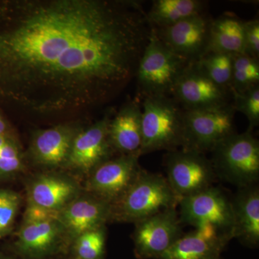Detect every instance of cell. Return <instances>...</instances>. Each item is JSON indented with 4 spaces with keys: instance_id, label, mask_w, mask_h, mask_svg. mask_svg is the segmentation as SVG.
<instances>
[{
    "instance_id": "cell-1",
    "label": "cell",
    "mask_w": 259,
    "mask_h": 259,
    "mask_svg": "<svg viewBox=\"0 0 259 259\" xmlns=\"http://www.w3.org/2000/svg\"><path fill=\"white\" fill-rule=\"evenodd\" d=\"M151 27L131 0H0V108L86 113L135 78Z\"/></svg>"
},
{
    "instance_id": "cell-2",
    "label": "cell",
    "mask_w": 259,
    "mask_h": 259,
    "mask_svg": "<svg viewBox=\"0 0 259 259\" xmlns=\"http://www.w3.org/2000/svg\"><path fill=\"white\" fill-rule=\"evenodd\" d=\"M179 202L166 177L141 169L127 192L112 204L110 219L136 223L162 211L177 208Z\"/></svg>"
},
{
    "instance_id": "cell-3",
    "label": "cell",
    "mask_w": 259,
    "mask_h": 259,
    "mask_svg": "<svg viewBox=\"0 0 259 259\" xmlns=\"http://www.w3.org/2000/svg\"><path fill=\"white\" fill-rule=\"evenodd\" d=\"M141 110V155L182 147L185 110L173 97H144Z\"/></svg>"
},
{
    "instance_id": "cell-4",
    "label": "cell",
    "mask_w": 259,
    "mask_h": 259,
    "mask_svg": "<svg viewBox=\"0 0 259 259\" xmlns=\"http://www.w3.org/2000/svg\"><path fill=\"white\" fill-rule=\"evenodd\" d=\"M190 64L170 50L151 28L135 76L140 95L143 98L171 97L175 83Z\"/></svg>"
},
{
    "instance_id": "cell-5",
    "label": "cell",
    "mask_w": 259,
    "mask_h": 259,
    "mask_svg": "<svg viewBox=\"0 0 259 259\" xmlns=\"http://www.w3.org/2000/svg\"><path fill=\"white\" fill-rule=\"evenodd\" d=\"M216 176L238 188L256 185L259 179V143L251 132L234 134L211 151Z\"/></svg>"
},
{
    "instance_id": "cell-6",
    "label": "cell",
    "mask_w": 259,
    "mask_h": 259,
    "mask_svg": "<svg viewBox=\"0 0 259 259\" xmlns=\"http://www.w3.org/2000/svg\"><path fill=\"white\" fill-rule=\"evenodd\" d=\"M234 109L230 103L205 110L185 111L182 149L204 154L236 134Z\"/></svg>"
},
{
    "instance_id": "cell-7",
    "label": "cell",
    "mask_w": 259,
    "mask_h": 259,
    "mask_svg": "<svg viewBox=\"0 0 259 259\" xmlns=\"http://www.w3.org/2000/svg\"><path fill=\"white\" fill-rule=\"evenodd\" d=\"M178 212L181 223L196 228L211 226L228 239L233 238L234 217L231 199L218 187H212L181 199Z\"/></svg>"
},
{
    "instance_id": "cell-8",
    "label": "cell",
    "mask_w": 259,
    "mask_h": 259,
    "mask_svg": "<svg viewBox=\"0 0 259 259\" xmlns=\"http://www.w3.org/2000/svg\"><path fill=\"white\" fill-rule=\"evenodd\" d=\"M165 166L167 182L180 201L212 187L216 177L210 160L194 151H168Z\"/></svg>"
},
{
    "instance_id": "cell-9",
    "label": "cell",
    "mask_w": 259,
    "mask_h": 259,
    "mask_svg": "<svg viewBox=\"0 0 259 259\" xmlns=\"http://www.w3.org/2000/svg\"><path fill=\"white\" fill-rule=\"evenodd\" d=\"M231 92L209 79L196 63H190L180 75L171 97L185 111L225 106Z\"/></svg>"
},
{
    "instance_id": "cell-10",
    "label": "cell",
    "mask_w": 259,
    "mask_h": 259,
    "mask_svg": "<svg viewBox=\"0 0 259 259\" xmlns=\"http://www.w3.org/2000/svg\"><path fill=\"white\" fill-rule=\"evenodd\" d=\"M212 20L202 13L170 26L152 28L170 50L189 63H194L208 52Z\"/></svg>"
},
{
    "instance_id": "cell-11",
    "label": "cell",
    "mask_w": 259,
    "mask_h": 259,
    "mask_svg": "<svg viewBox=\"0 0 259 259\" xmlns=\"http://www.w3.org/2000/svg\"><path fill=\"white\" fill-rule=\"evenodd\" d=\"M177 208L167 209L136 223V253L141 259L156 258L182 236Z\"/></svg>"
},
{
    "instance_id": "cell-12",
    "label": "cell",
    "mask_w": 259,
    "mask_h": 259,
    "mask_svg": "<svg viewBox=\"0 0 259 259\" xmlns=\"http://www.w3.org/2000/svg\"><path fill=\"white\" fill-rule=\"evenodd\" d=\"M139 155L121 154L99 165L92 171L89 190L97 198L112 205L127 192L137 178L141 168Z\"/></svg>"
},
{
    "instance_id": "cell-13",
    "label": "cell",
    "mask_w": 259,
    "mask_h": 259,
    "mask_svg": "<svg viewBox=\"0 0 259 259\" xmlns=\"http://www.w3.org/2000/svg\"><path fill=\"white\" fill-rule=\"evenodd\" d=\"M110 118L105 116L75 136L66 164L83 172L93 171L99 165L110 159L112 148L109 139Z\"/></svg>"
},
{
    "instance_id": "cell-14",
    "label": "cell",
    "mask_w": 259,
    "mask_h": 259,
    "mask_svg": "<svg viewBox=\"0 0 259 259\" xmlns=\"http://www.w3.org/2000/svg\"><path fill=\"white\" fill-rule=\"evenodd\" d=\"M229 241L212 226H201L182 235L157 259H220Z\"/></svg>"
},
{
    "instance_id": "cell-15",
    "label": "cell",
    "mask_w": 259,
    "mask_h": 259,
    "mask_svg": "<svg viewBox=\"0 0 259 259\" xmlns=\"http://www.w3.org/2000/svg\"><path fill=\"white\" fill-rule=\"evenodd\" d=\"M79 130L71 124H62L34 134L30 154L40 164L59 166L66 164L75 136Z\"/></svg>"
},
{
    "instance_id": "cell-16",
    "label": "cell",
    "mask_w": 259,
    "mask_h": 259,
    "mask_svg": "<svg viewBox=\"0 0 259 259\" xmlns=\"http://www.w3.org/2000/svg\"><path fill=\"white\" fill-rule=\"evenodd\" d=\"M142 110L137 101L131 100L125 104L108 127L109 139L115 151L121 154L141 156Z\"/></svg>"
},
{
    "instance_id": "cell-17",
    "label": "cell",
    "mask_w": 259,
    "mask_h": 259,
    "mask_svg": "<svg viewBox=\"0 0 259 259\" xmlns=\"http://www.w3.org/2000/svg\"><path fill=\"white\" fill-rule=\"evenodd\" d=\"M234 217L233 238L250 247L259 243V189L254 185L239 188L231 199Z\"/></svg>"
},
{
    "instance_id": "cell-18",
    "label": "cell",
    "mask_w": 259,
    "mask_h": 259,
    "mask_svg": "<svg viewBox=\"0 0 259 259\" xmlns=\"http://www.w3.org/2000/svg\"><path fill=\"white\" fill-rule=\"evenodd\" d=\"M111 205L98 198L74 201L61 211L59 223L74 236L102 228L110 219Z\"/></svg>"
},
{
    "instance_id": "cell-19",
    "label": "cell",
    "mask_w": 259,
    "mask_h": 259,
    "mask_svg": "<svg viewBox=\"0 0 259 259\" xmlns=\"http://www.w3.org/2000/svg\"><path fill=\"white\" fill-rule=\"evenodd\" d=\"M243 23L236 15L230 13L212 19L208 52L245 54Z\"/></svg>"
},
{
    "instance_id": "cell-20",
    "label": "cell",
    "mask_w": 259,
    "mask_h": 259,
    "mask_svg": "<svg viewBox=\"0 0 259 259\" xmlns=\"http://www.w3.org/2000/svg\"><path fill=\"white\" fill-rule=\"evenodd\" d=\"M76 185L61 177L44 176L31 186L29 202L45 208L61 211L76 194Z\"/></svg>"
},
{
    "instance_id": "cell-21",
    "label": "cell",
    "mask_w": 259,
    "mask_h": 259,
    "mask_svg": "<svg viewBox=\"0 0 259 259\" xmlns=\"http://www.w3.org/2000/svg\"><path fill=\"white\" fill-rule=\"evenodd\" d=\"M204 6L205 3L200 0H156L146 18L151 28H164L204 13Z\"/></svg>"
},
{
    "instance_id": "cell-22",
    "label": "cell",
    "mask_w": 259,
    "mask_h": 259,
    "mask_svg": "<svg viewBox=\"0 0 259 259\" xmlns=\"http://www.w3.org/2000/svg\"><path fill=\"white\" fill-rule=\"evenodd\" d=\"M59 222L24 224L19 234L20 249L30 255H42L51 249L59 236Z\"/></svg>"
},
{
    "instance_id": "cell-23",
    "label": "cell",
    "mask_w": 259,
    "mask_h": 259,
    "mask_svg": "<svg viewBox=\"0 0 259 259\" xmlns=\"http://www.w3.org/2000/svg\"><path fill=\"white\" fill-rule=\"evenodd\" d=\"M258 59L245 54H234L232 59L230 92H243L259 85Z\"/></svg>"
},
{
    "instance_id": "cell-24",
    "label": "cell",
    "mask_w": 259,
    "mask_h": 259,
    "mask_svg": "<svg viewBox=\"0 0 259 259\" xmlns=\"http://www.w3.org/2000/svg\"><path fill=\"white\" fill-rule=\"evenodd\" d=\"M232 59L233 54L208 52L194 63L212 81L229 90L232 76Z\"/></svg>"
},
{
    "instance_id": "cell-25",
    "label": "cell",
    "mask_w": 259,
    "mask_h": 259,
    "mask_svg": "<svg viewBox=\"0 0 259 259\" xmlns=\"http://www.w3.org/2000/svg\"><path fill=\"white\" fill-rule=\"evenodd\" d=\"M235 111L240 112L248 120V131L251 132L259 124V85L243 92L231 91Z\"/></svg>"
},
{
    "instance_id": "cell-26",
    "label": "cell",
    "mask_w": 259,
    "mask_h": 259,
    "mask_svg": "<svg viewBox=\"0 0 259 259\" xmlns=\"http://www.w3.org/2000/svg\"><path fill=\"white\" fill-rule=\"evenodd\" d=\"M105 232L102 228L78 236L76 254L81 259H102L105 251Z\"/></svg>"
},
{
    "instance_id": "cell-27",
    "label": "cell",
    "mask_w": 259,
    "mask_h": 259,
    "mask_svg": "<svg viewBox=\"0 0 259 259\" xmlns=\"http://www.w3.org/2000/svg\"><path fill=\"white\" fill-rule=\"evenodd\" d=\"M22 166L21 155L13 136H0V175L14 173Z\"/></svg>"
},
{
    "instance_id": "cell-28",
    "label": "cell",
    "mask_w": 259,
    "mask_h": 259,
    "mask_svg": "<svg viewBox=\"0 0 259 259\" xmlns=\"http://www.w3.org/2000/svg\"><path fill=\"white\" fill-rule=\"evenodd\" d=\"M20 197L12 191L0 190V238L11 229L20 205Z\"/></svg>"
},
{
    "instance_id": "cell-29",
    "label": "cell",
    "mask_w": 259,
    "mask_h": 259,
    "mask_svg": "<svg viewBox=\"0 0 259 259\" xmlns=\"http://www.w3.org/2000/svg\"><path fill=\"white\" fill-rule=\"evenodd\" d=\"M61 211L40 207L29 202L25 214L24 224L44 222H59Z\"/></svg>"
},
{
    "instance_id": "cell-30",
    "label": "cell",
    "mask_w": 259,
    "mask_h": 259,
    "mask_svg": "<svg viewBox=\"0 0 259 259\" xmlns=\"http://www.w3.org/2000/svg\"><path fill=\"white\" fill-rule=\"evenodd\" d=\"M245 55L258 59L259 58V21L258 19L244 21Z\"/></svg>"
},
{
    "instance_id": "cell-31",
    "label": "cell",
    "mask_w": 259,
    "mask_h": 259,
    "mask_svg": "<svg viewBox=\"0 0 259 259\" xmlns=\"http://www.w3.org/2000/svg\"><path fill=\"white\" fill-rule=\"evenodd\" d=\"M0 136H11V130L6 119L0 112Z\"/></svg>"
}]
</instances>
